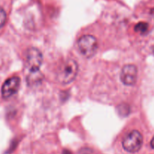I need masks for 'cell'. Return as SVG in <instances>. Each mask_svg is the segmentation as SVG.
Here are the masks:
<instances>
[{"mask_svg": "<svg viewBox=\"0 0 154 154\" xmlns=\"http://www.w3.org/2000/svg\"><path fill=\"white\" fill-rule=\"evenodd\" d=\"M42 54L38 50L33 48L28 50L25 58V69L28 73V83L32 84L41 80L42 74L39 69L42 66Z\"/></svg>", "mask_w": 154, "mask_h": 154, "instance_id": "6da1fadb", "label": "cell"}, {"mask_svg": "<svg viewBox=\"0 0 154 154\" xmlns=\"http://www.w3.org/2000/svg\"><path fill=\"white\" fill-rule=\"evenodd\" d=\"M78 63L72 59H68L61 63L57 71V80L63 84L72 83L78 74Z\"/></svg>", "mask_w": 154, "mask_h": 154, "instance_id": "7a4b0ae2", "label": "cell"}, {"mask_svg": "<svg viewBox=\"0 0 154 154\" xmlns=\"http://www.w3.org/2000/svg\"><path fill=\"white\" fill-rule=\"evenodd\" d=\"M78 50L86 58H90L96 54L98 48L97 40L93 35H86L80 38L78 42Z\"/></svg>", "mask_w": 154, "mask_h": 154, "instance_id": "3957f363", "label": "cell"}, {"mask_svg": "<svg viewBox=\"0 0 154 154\" xmlns=\"http://www.w3.org/2000/svg\"><path fill=\"white\" fill-rule=\"evenodd\" d=\"M143 144V136L138 131L133 130L129 132L123 141V147L129 153H137Z\"/></svg>", "mask_w": 154, "mask_h": 154, "instance_id": "277c9868", "label": "cell"}, {"mask_svg": "<svg viewBox=\"0 0 154 154\" xmlns=\"http://www.w3.org/2000/svg\"><path fill=\"white\" fill-rule=\"evenodd\" d=\"M138 69L134 65H126L120 73V81L126 86H132L136 83Z\"/></svg>", "mask_w": 154, "mask_h": 154, "instance_id": "5b68a950", "label": "cell"}, {"mask_svg": "<svg viewBox=\"0 0 154 154\" xmlns=\"http://www.w3.org/2000/svg\"><path fill=\"white\" fill-rule=\"evenodd\" d=\"M20 85V79L19 77H11L5 81L2 87V96L4 99H8L17 93Z\"/></svg>", "mask_w": 154, "mask_h": 154, "instance_id": "8992f818", "label": "cell"}, {"mask_svg": "<svg viewBox=\"0 0 154 154\" xmlns=\"http://www.w3.org/2000/svg\"><path fill=\"white\" fill-rule=\"evenodd\" d=\"M135 30L138 33L144 34L148 30V24L147 23L141 22L137 24L135 27Z\"/></svg>", "mask_w": 154, "mask_h": 154, "instance_id": "52a82bcc", "label": "cell"}, {"mask_svg": "<svg viewBox=\"0 0 154 154\" xmlns=\"http://www.w3.org/2000/svg\"><path fill=\"white\" fill-rule=\"evenodd\" d=\"M118 112L120 115L123 116H126L127 114H129V108L128 105H121L118 107Z\"/></svg>", "mask_w": 154, "mask_h": 154, "instance_id": "ba28073f", "label": "cell"}, {"mask_svg": "<svg viewBox=\"0 0 154 154\" xmlns=\"http://www.w3.org/2000/svg\"><path fill=\"white\" fill-rule=\"evenodd\" d=\"M6 19H7V15H6L5 11H4V9L0 8V28L2 27L5 23Z\"/></svg>", "mask_w": 154, "mask_h": 154, "instance_id": "9c48e42d", "label": "cell"}, {"mask_svg": "<svg viewBox=\"0 0 154 154\" xmlns=\"http://www.w3.org/2000/svg\"><path fill=\"white\" fill-rule=\"evenodd\" d=\"M150 146H151L152 148L154 149V136H153V138H152L151 141H150Z\"/></svg>", "mask_w": 154, "mask_h": 154, "instance_id": "30bf717a", "label": "cell"}]
</instances>
